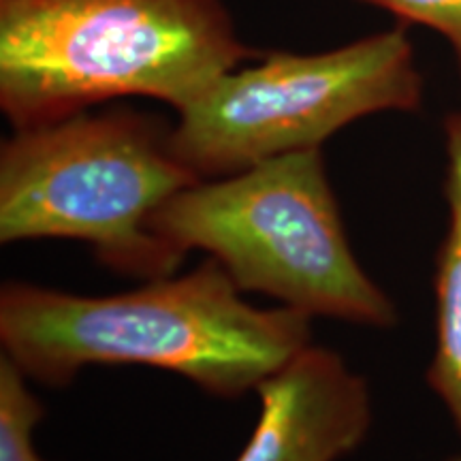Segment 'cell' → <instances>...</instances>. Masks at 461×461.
Masks as SVG:
<instances>
[{
	"label": "cell",
	"instance_id": "1",
	"mask_svg": "<svg viewBox=\"0 0 461 461\" xmlns=\"http://www.w3.org/2000/svg\"><path fill=\"white\" fill-rule=\"evenodd\" d=\"M240 293L216 258L105 297L9 282L0 342L28 378L50 387L88 366H149L233 400L312 344L308 314L257 308Z\"/></svg>",
	"mask_w": 461,
	"mask_h": 461
},
{
	"label": "cell",
	"instance_id": "2",
	"mask_svg": "<svg viewBox=\"0 0 461 461\" xmlns=\"http://www.w3.org/2000/svg\"><path fill=\"white\" fill-rule=\"evenodd\" d=\"M252 58L222 0H0V109L14 129L124 96L180 113Z\"/></svg>",
	"mask_w": 461,
	"mask_h": 461
},
{
	"label": "cell",
	"instance_id": "3",
	"mask_svg": "<svg viewBox=\"0 0 461 461\" xmlns=\"http://www.w3.org/2000/svg\"><path fill=\"white\" fill-rule=\"evenodd\" d=\"M149 227L182 255L210 252L240 291L310 319L376 330L397 322L391 297L353 255L321 149L190 184L154 212Z\"/></svg>",
	"mask_w": 461,
	"mask_h": 461
},
{
	"label": "cell",
	"instance_id": "4",
	"mask_svg": "<svg viewBox=\"0 0 461 461\" xmlns=\"http://www.w3.org/2000/svg\"><path fill=\"white\" fill-rule=\"evenodd\" d=\"M199 180L173 152L171 129L135 112L15 129L0 148V241L77 240L115 272L163 278L186 255L149 218Z\"/></svg>",
	"mask_w": 461,
	"mask_h": 461
},
{
	"label": "cell",
	"instance_id": "5",
	"mask_svg": "<svg viewBox=\"0 0 461 461\" xmlns=\"http://www.w3.org/2000/svg\"><path fill=\"white\" fill-rule=\"evenodd\" d=\"M423 101L411 39L402 28L342 48L272 51L224 73L171 129L176 157L201 180L233 176L285 154L321 149L344 126Z\"/></svg>",
	"mask_w": 461,
	"mask_h": 461
},
{
	"label": "cell",
	"instance_id": "6",
	"mask_svg": "<svg viewBox=\"0 0 461 461\" xmlns=\"http://www.w3.org/2000/svg\"><path fill=\"white\" fill-rule=\"evenodd\" d=\"M261 414L235 461H338L366 440V378L322 346H305L257 387Z\"/></svg>",
	"mask_w": 461,
	"mask_h": 461
},
{
	"label": "cell",
	"instance_id": "7",
	"mask_svg": "<svg viewBox=\"0 0 461 461\" xmlns=\"http://www.w3.org/2000/svg\"><path fill=\"white\" fill-rule=\"evenodd\" d=\"M445 129L448 229L436 263V355L428 380L461 436V113ZM451 461H461V453Z\"/></svg>",
	"mask_w": 461,
	"mask_h": 461
},
{
	"label": "cell",
	"instance_id": "8",
	"mask_svg": "<svg viewBox=\"0 0 461 461\" xmlns=\"http://www.w3.org/2000/svg\"><path fill=\"white\" fill-rule=\"evenodd\" d=\"M26 374L0 359V461H45L34 448V428L45 417L43 403L28 389Z\"/></svg>",
	"mask_w": 461,
	"mask_h": 461
},
{
	"label": "cell",
	"instance_id": "9",
	"mask_svg": "<svg viewBox=\"0 0 461 461\" xmlns=\"http://www.w3.org/2000/svg\"><path fill=\"white\" fill-rule=\"evenodd\" d=\"M412 24L428 26L447 39L461 73V0H359Z\"/></svg>",
	"mask_w": 461,
	"mask_h": 461
}]
</instances>
